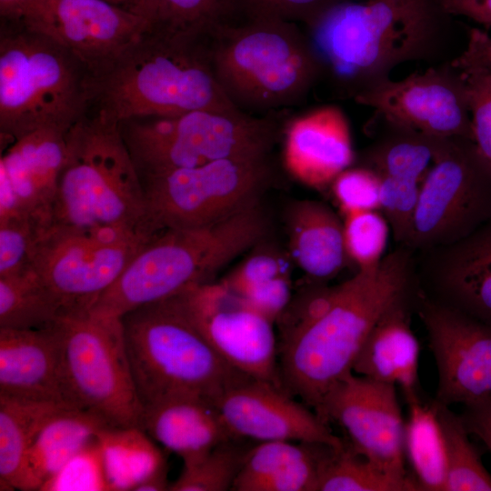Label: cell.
<instances>
[{"label": "cell", "mask_w": 491, "mask_h": 491, "mask_svg": "<svg viewBox=\"0 0 491 491\" xmlns=\"http://www.w3.org/2000/svg\"><path fill=\"white\" fill-rule=\"evenodd\" d=\"M415 252L397 245L380 266L306 290L277 319L281 386L314 411L347 374L371 329L416 287Z\"/></svg>", "instance_id": "obj_1"}, {"label": "cell", "mask_w": 491, "mask_h": 491, "mask_svg": "<svg viewBox=\"0 0 491 491\" xmlns=\"http://www.w3.org/2000/svg\"><path fill=\"white\" fill-rule=\"evenodd\" d=\"M90 112L115 123L235 109L214 75L206 36L147 31L92 75ZM238 109V108H237Z\"/></svg>", "instance_id": "obj_2"}, {"label": "cell", "mask_w": 491, "mask_h": 491, "mask_svg": "<svg viewBox=\"0 0 491 491\" xmlns=\"http://www.w3.org/2000/svg\"><path fill=\"white\" fill-rule=\"evenodd\" d=\"M266 231V219L259 203L208 225L158 231L88 313L121 318L136 308L210 282L213 275L256 245Z\"/></svg>", "instance_id": "obj_3"}, {"label": "cell", "mask_w": 491, "mask_h": 491, "mask_svg": "<svg viewBox=\"0 0 491 491\" xmlns=\"http://www.w3.org/2000/svg\"><path fill=\"white\" fill-rule=\"evenodd\" d=\"M210 64L227 99L239 110L272 112L308 94L324 63L297 24L247 18L227 22L206 35Z\"/></svg>", "instance_id": "obj_4"}, {"label": "cell", "mask_w": 491, "mask_h": 491, "mask_svg": "<svg viewBox=\"0 0 491 491\" xmlns=\"http://www.w3.org/2000/svg\"><path fill=\"white\" fill-rule=\"evenodd\" d=\"M92 74L40 33L4 22L0 34V134L15 141L37 129L68 131L91 108Z\"/></svg>", "instance_id": "obj_5"}, {"label": "cell", "mask_w": 491, "mask_h": 491, "mask_svg": "<svg viewBox=\"0 0 491 491\" xmlns=\"http://www.w3.org/2000/svg\"><path fill=\"white\" fill-rule=\"evenodd\" d=\"M145 216L142 180L119 124L89 112L66 134L52 226L145 233Z\"/></svg>", "instance_id": "obj_6"}, {"label": "cell", "mask_w": 491, "mask_h": 491, "mask_svg": "<svg viewBox=\"0 0 491 491\" xmlns=\"http://www.w3.org/2000/svg\"><path fill=\"white\" fill-rule=\"evenodd\" d=\"M121 321L143 407L175 397L213 403L247 376L222 359L172 297L136 308Z\"/></svg>", "instance_id": "obj_7"}, {"label": "cell", "mask_w": 491, "mask_h": 491, "mask_svg": "<svg viewBox=\"0 0 491 491\" xmlns=\"http://www.w3.org/2000/svg\"><path fill=\"white\" fill-rule=\"evenodd\" d=\"M308 28L323 63L341 78L364 82L362 88L421 57L435 40L426 0L342 1Z\"/></svg>", "instance_id": "obj_8"}, {"label": "cell", "mask_w": 491, "mask_h": 491, "mask_svg": "<svg viewBox=\"0 0 491 491\" xmlns=\"http://www.w3.org/2000/svg\"><path fill=\"white\" fill-rule=\"evenodd\" d=\"M119 129L141 180L214 161L266 155L277 133L274 117L235 109H201L133 118Z\"/></svg>", "instance_id": "obj_9"}, {"label": "cell", "mask_w": 491, "mask_h": 491, "mask_svg": "<svg viewBox=\"0 0 491 491\" xmlns=\"http://www.w3.org/2000/svg\"><path fill=\"white\" fill-rule=\"evenodd\" d=\"M52 325L60 344L65 404L95 413L111 426L140 427L144 407L121 318L95 317L87 312L63 316Z\"/></svg>", "instance_id": "obj_10"}, {"label": "cell", "mask_w": 491, "mask_h": 491, "mask_svg": "<svg viewBox=\"0 0 491 491\" xmlns=\"http://www.w3.org/2000/svg\"><path fill=\"white\" fill-rule=\"evenodd\" d=\"M271 175L268 155L228 158L142 180L143 230L200 227L259 202Z\"/></svg>", "instance_id": "obj_11"}, {"label": "cell", "mask_w": 491, "mask_h": 491, "mask_svg": "<svg viewBox=\"0 0 491 491\" xmlns=\"http://www.w3.org/2000/svg\"><path fill=\"white\" fill-rule=\"evenodd\" d=\"M491 217V175L472 141L439 138L418 195L406 246L420 252L456 242Z\"/></svg>", "instance_id": "obj_12"}, {"label": "cell", "mask_w": 491, "mask_h": 491, "mask_svg": "<svg viewBox=\"0 0 491 491\" xmlns=\"http://www.w3.org/2000/svg\"><path fill=\"white\" fill-rule=\"evenodd\" d=\"M152 235L115 227L51 226L32 267L59 297L65 316L87 313Z\"/></svg>", "instance_id": "obj_13"}, {"label": "cell", "mask_w": 491, "mask_h": 491, "mask_svg": "<svg viewBox=\"0 0 491 491\" xmlns=\"http://www.w3.org/2000/svg\"><path fill=\"white\" fill-rule=\"evenodd\" d=\"M172 298L230 366L251 378L281 386L274 322L222 281L194 286Z\"/></svg>", "instance_id": "obj_14"}, {"label": "cell", "mask_w": 491, "mask_h": 491, "mask_svg": "<svg viewBox=\"0 0 491 491\" xmlns=\"http://www.w3.org/2000/svg\"><path fill=\"white\" fill-rule=\"evenodd\" d=\"M355 100L373 108L388 125L431 137L474 143L465 81L451 65L401 80L382 78L357 91Z\"/></svg>", "instance_id": "obj_15"}, {"label": "cell", "mask_w": 491, "mask_h": 491, "mask_svg": "<svg viewBox=\"0 0 491 491\" xmlns=\"http://www.w3.org/2000/svg\"><path fill=\"white\" fill-rule=\"evenodd\" d=\"M315 412L325 423L338 425L346 443L380 469L413 476L405 466V421L396 386L351 372L327 392Z\"/></svg>", "instance_id": "obj_16"}, {"label": "cell", "mask_w": 491, "mask_h": 491, "mask_svg": "<svg viewBox=\"0 0 491 491\" xmlns=\"http://www.w3.org/2000/svg\"><path fill=\"white\" fill-rule=\"evenodd\" d=\"M72 52L95 75L149 30L141 16L104 0H39L16 19Z\"/></svg>", "instance_id": "obj_17"}, {"label": "cell", "mask_w": 491, "mask_h": 491, "mask_svg": "<svg viewBox=\"0 0 491 491\" xmlns=\"http://www.w3.org/2000/svg\"><path fill=\"white\" fill-rule=\"evenodd\" d=\"M414 310L437 368L435 399L450 406L490 396L491 324L427 297L418 286Z\"/></svg>", "instance_id": "obj_18"}, {"label": "cell", "mask_w": 491, "mask_h": 491, "mask_svg": "<svg viewBox=\"0 0 491 491\" xmlns=\"http://www.w3.org/2000/svg\"><path fill=\"white\" fill-rule=\"evenodd\" d=\"M275 383L245 376L215 401L233 439L294 441L342 447L341 438L302 401Z\"/></svg>", "instance_id": "obj_19"}, {"label": "cell", "mask_w": 491, "mask_h": 491, "mask_svg": "<svg viewBox=\"0 0 491 491\" xmlns=\"http://www.w3.org/2000/svg\"><path fill=\"white\" fill-rule=\"evenodd\" d=\"M427 297L491 324V217L464 238L415 252Z\"/></svg>", "instance_id": "obj_20"}, {"label": "cell", "mask_w": 491, "mask_h": 491, "mask_svg": "<svg viewBox=\"0 0 491 491\" xmlns=\"http://www.w3.org/2000/svg\"><path fill=\"white\" fill-rule=\"evenodd\" d=\"M390 132L365 153L360 165L376 173L381 186V212L397 245L408 239L422 181L439 138L390 125Z\"/></svg>", "instance_id": "obj_21"}, {"label": "cell", "mask_w": 491, "mask_h": 491, "mask_svg": "<svg viewBox=\"0 0 491 491\" xmlns=\"http://www.w3.org/2000/svg\"><path fill=\"white\" fill-rule=\"evenodd\" d=\"M354 161L350 126L339 107L321 106L287 124L283 162L301 184L318 190L330 186Z\"/></svg>", "instance_id": "obj_22"}, {"label": "cell", "mask_w": 491, "mask_h": 491, "mask_svg": "<svg viewBox=\"0 0 491 491\" xmlns=\"http://www.w3.org/2000/svg\"><path fill=\"white\" fill-rule=\"evenodd\" d=\"M68 131L45 127L12 142L0 159L25 214L45 229L53 225L57 185L66 155Z\"/></svg>", "instance_id": "obj_23"}, {"label": "cell", "mask_w": 491, "mask_h": 491, "mask_svg": "<svg viewBox=\"0 0 491 491\" xmlns=\"http://www.w3.org/2000/svg\"><path fill=\"white\" fill-rule=\"evenodd\" d=\"M0 396L67 406L60 344L52 324L37 329L0 327Z\"/></svg>", "instance_id": "obj_24"}, {"label": "cell", "mask_w": 491, "mask_h": 491, "mask_svg": "<svg viewBox=\"0 0 491 491\" xmlns=\"http://www.w3.org/2000/svg\"><path fill=\"white\" fill-rule=\"evenodd\" d=\"M416 291L417 286L379 317L353 365V372L357 375L399 386L406 401L421 395L420 346L410 326Z\"/></svg>", "instance_id": "obj_25"}, {"label": "cell", "mask_w": 491, "mask_h": 491, "mask_svg": "<svg viewBox=\"0 0 491 491\" xmlns=\"http://www.w3.org/2000/svg\"><path fill=\"white\" fill-rule=\"evenodd\" d=\"M140 427L184 466L233 440L214 404L197 397H175L144 407Z\"/></svg>", "instance_id": "obj_26"}, {"label": "cell", "mask_w": 491, "mask_h": 491, "mask_svg": "<svg viewBox=\"0 0 491 491\" xmlns=\"http://www.w3.org/2000/svg\"><path fill=\"white\" fill-rule=\"evenodd\" d=\"M331 446L266 441L249 448L234 483L235 491H317L324 458Z\"/></svg>", "instance_id": "obj_27"}, {"label": "cell", "mask_w": 491, "mask_h": 491, "mask_svg": "<svg viewBox=\"0 0 491 491\" xmlns=\"http://www.w3.org/2000/svg\"><path fill=\"white\" fill-rule=\"evenodd\" d=\"M289 248L297 266L310 277H334L348 260L343 222L326 204L302 200L288 212Z\"/></svg>", "instance_id": "obj_28"}, {"label": "cell", "mask_w": 491, "mask_h": 491, "mask_svg": "<svg viewBox=\"0 0 491 491\" xmlns=\"http://www.w3.org/2000/svg\"><path fill=\"white\" fill-rule=\"evenodd\" d=\"M104 418L87 410L63 406L54 412L36 434L28 452L26 491L41 490L75 455L104 428Z\"/></svg>", "instance_id": "obj_29"}, {"label": "cell", "mask_w": 491, "mask_h": 491, "mask_svg": "<svg viewBox=\"0 0 491 491\" xmlns=\"http://www.w3.org/2000/svg\"><path fill=\"white\" fill-rule=\"evenodd\" d=\"M60 404L0 396V489L26 491L25 474L31 445Z\"/></svg>", "instance_id": "obj_30"}, {"label": "cell", "mask_w": 491, "mask_h": 491, "mask_svg": "<svg viewBox=\"0 0 491 491\" xmlns=\"http://www.w3.org/2000/svg\"><path fill=\"white\" fill-rule=\"evenodd\" d=\"M96 440L109 491H134L167 464L155 440L140 427L107 426Z\"/></svg>", "instance_id": "obj_31"}, {"label": "cell", "mask_w": 491, "mask_h": 491, "mask_svg": "<svg viewBox=\"0 0 491 491\" xmlns=\"http://www.w3.org/2000/svg\"><path fill=\"white\" fill-rule=\"evenodd\" d=\"M406 403L404 451L411 475L419 490L445 491L446 452L435 400L425 401L420 395Z\"/></svg>", "instance_id": "obj_32"}, {"label": "cell", "mask_w": 491, "mask_h": 491, "mask_svg": "<svg viewBox=\"0 0 491 491\" xmlns=\"http://www.w3.org/2000/svg\"><path fill=\"white\" fill-rule=\"evenodd\" d=\"M63 316L61 300L33 267L0 277L1 328H43Z\"/></svg>", "instance_id": "obj_33"}, {"label": "cell", "mask_w": 491, "mask_h": 491, "mask_svg": "<svg viewBox=\"0 0 491 491\" xmlns=\"http://www.w3.org/2000/svg\"><path fill=\"white\" fill-rule=\"evenodd\" d=\"M345 440V439H344ZM413 476L391 475L357 454L345 440L330 447L320 469L317 491H417Z\"/></svg>", "instance_id": "obj_34"}, {"label": "cell", "mask_w": 491, "mask_h": 491, "mask_svg": "<svg viewBox=\"0 0 491 491\" xmlns=\"http://www.w3.org/2000/svg\"><path fill=\"white\" fill-rule=\"evenodd\" d=\"M234 7L233 0H133L131 12L147 22L148 31L205 36Z\"/></svg>", "instance_id": "obj_35"}, {"label": "cell", "mask_w": 491, "mask_h": 491, "mask_svg": "<svg viewBox=\"0 0 491 491\" xmlns=\"http://www.w3.org/2000/svg\"><path fill=\"white\" fill-rule=\"evenodd\" d=\"M434 400L446 444L445 491H491V475L470 441L460 415Z\"/></svg>", "instance_id": "obj_36"}, {"label": "cell", "mask_w": 491, "mask_h": 491, "mask_svg": "<svg viewBox=\"0 0 491 491\" xmlns=\"http://www.w3.org/2000/svg\"><path fill=\"white\" fill-rule=\"evenodd\" d=\"M249 448L237 439L215 446L199 461L184 466L179 476L170 483L171 491L232 490Z\"/></svg>", "instance_id": "obj_37"}, {"label": "cell", "mask_w": 491, "mask_h": 491, "mask_svg": "<svg viewBox=\"0 0 491 491\" xmlns=\"http://www.w3.org/2000/svg\"><path fill=\"white\" fill-rule=\"evenodd\" d=\"M390 225L380 210H368L344 215L343 235L347 259L359 271L376 269L383 258Z\"/></svg>", "instance_id": "obj_38"}, {"label": "cell", "mask_w": 491, "mask_h": 491, "mask_svg": "<svg viewBox=\"0 0 491 491\" xmlns=\"http://www.w3.org/2000/svg\"><path fill=\"white\" fill-rule=\"evenodd\" d=\"M466 85L476 153L491 175V69L460 71Z\"/></svg>", "instance_id": "obj_39"}, {"label": "cell", "mask_w": 491, "mask_h": 491, "mask_svg": "<svg viewBox=\"0 0 491 491\" xmlns=\"http://www.w3.org/2000/svg\"><path fill=\"white\" fill-rule=\"evenodd\" d=\"M47 229L28 217L0 222V277L32 267L37 245Z\"/></svg>", "instance_id": "obj_40"}, {"label": "cell", "mask_w": 491, "mask_h": 491, "mask_svg": "<svg viewBox=\"0 0 491 491\" xmlns=\"http://www.w3.org/2000/svg\"><path fill=\"white\" fill-rule=\"evenodd\" d=\"M109 491L96 437L75 455L41 491Z\"/></svg>", "instance_id": "obj_41"}, {"label": "cell", "mask_w": 491, "mask_h": 491, "mask_svg": "<svg viewBox=\"0 0 491 491\" xmlns=\"http://www.w3.org/2000/svg\"><path fill=\"white\" fill-rule=\"evenodd\" d=\"M330 187L344 215L368 210L381 211L379 178L366 166L346 168L334 179Z\"/></svg>", "instance_id": "obj_42"}, {"label": "cell", "mask_w": 491, "mask_h": 491, "mask_svg": "<svg viewBox=\"0 0 491 491\" xmlns=\"http://www.w3.org/2000/svg\"><path fill=\"white\" fill-rule=\"evenodd\" d=\"M345 0H233L247 18L278 19L304 23L309 27L332 5Z\"/></svg>", "instance_id": "obj_43"}, {"label": "cell", "mask_w": 491, "mask_h": 491, "mask_svg": "<svg viewBox=\"0 0 491 491\" xmlns=\"http://www.w3.org/2000/svg\"><path fill=\"white\" fill-rule=\"evenodd\" d=\"M287 275L284 262L274 253H256L244 260L222 282L236 295L276 276Z\"/></svg>", "instance_id": "obj_44"}, {"label": "cell", "mask_w": 491, "mask_h": 491, "mask_svg": "<svg viewBox=\"0 0 491 491\" xmlns=\"http://www.w3.org/2000/svg\"><path fill=\"white\" fill-rule=\"evenodd\" d=\"M238 296L249 306L275 323L291 301L288 275L258 284Z\"/></svg>", "instance_id": "obj_45"}, {"label": "cell", "mask_w": 491, "mask_h": 491, "mask_svg": "<svg viewBox=\"0 0 491 491\" xmlns=\"http://www.w3.org/2000/svg\"><path fill=\"white\" fill-rule=\"evenodd\" d=\"M450 65L459 71L470 68L491 69V36L481 29H470L466 49Z\"/></svg>", "instance_id": "obj_46"}, {"label": "cell", "mask_w": 491, "mask_h": 491, "mask_svg": "<svg viewBox=\"0 0 491 491\" xmlns=\"http://www.w3.org/2000/svg\"><path fill=\"white\" fill-rule=\"evenodd\" d=\"M463 406L460 416L467 432L477 436L491 453V395Z\"/></svg>", "instance_id": "obj_47"}, {"label": "cell", "mask_w": 491, "mask_h": 491, "mask_svg": "<svg viewBox=\"0 0 491 491\" xmlns=\"http://www.w3.org/2000/svg\"><path fill=\"white\" fill-rule=\"evenodd\" d=\"M438 2L446 13L466 16L491 27V0H438Z\"/></svg>", "instance_id": "obj_48"}, {"label": "cell", "mask_w": 491, "mask_h": 491, "mask_svg": "<svg viewBox=\"0 0 491 491\" xmlns=\"http://www.w3.org/2000/svg\"><path fill=\"white\" fill-rule=\"evenodd\" d=\"M169 486L166 464L141 482L134 491H164L169 490Z\"/></svg>", "instance_id": "obj_49"}, {"label": "cell", "mask_w": 491, "mask_h": 491, "mask_svg": "<svg viewBox=\"0 0 491 491\" xmlns=\"http://www.w3.org/2000/svg\"><path fill=\"white\" fill-rule=\"evenodd\" d=\"M39 0H0V15L3 21L16 19L26 8Z\"/></svg>", "instance_id": "obj_50"}, {"label": "cell", "mask_w": 491, "mask_h": 491, "mask_svg": "<svg viewBox=\"0 0 491 491\" xmlns=\"http://www.w3.org/2000/svg\"><path fill=\"white\" fill-rule=\"evenodd\" d=\"M124 9H126L131 12L132 1L133 0H104Z\"/></svg>", "instance_id": "obj_51"}]
</instances>
